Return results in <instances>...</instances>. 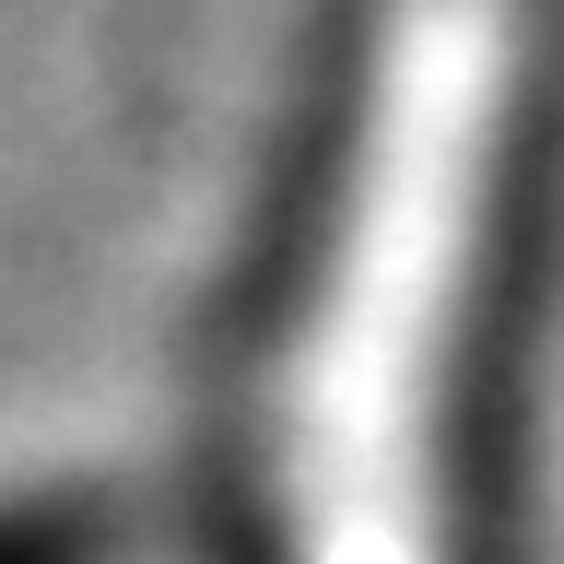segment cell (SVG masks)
I'll return each instance as SVG.
<instances>
[{"label": "cell", "mask_w": 564, "mask_h": 564, "mask_svg": "<svg viewBox=\"0 0 564 564\" xmlns=\"http://www.w3.org/2000/svg\"><path fill=\"white\" fill-rule=\"evenodd\" d=\"M118 529L83 506V494H47V506H0V564H106Z\"/></svg>", "instance_id": "cell-1"}]
</instances>
